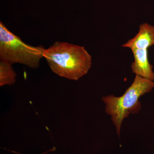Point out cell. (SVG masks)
Here are the masks:
<instances>
[{"mask_svg":"<svg viewBox=\"0 0 154 154\" xmlns=\"http://www.w3.org/2000/svg\"><path fill=\"white\" fill-rule=\"evenodd\" d=\"M154 45V26L147 23L140 25L137 33L122 45L132 49H148Z\"/></svg>","mask_w":154,"mask_h":154,"instance_id":"cell-4","label":"cell"},{"mask_svg":"<svg viewBox=\"0 0 154 154\" xmlns=\"http://www.w3.org/2000/svg\"><path fill=\"white\" fill-rule=\"evenodd\" d=\"M45 48L26 44L19 36L0 22V58L1 60L13 65L20 63L31 69L39 66Z\"/></svg>","mask_w":154,"mask_h":154,"instance_id":"cell-3","label":"cell"},{"mask_svg":"<svg viewBox=\"0 0 154 154\" xmlns=\"http://www.w3.org/2000/svg\"><path fill=\"white\" fill-rule=\"evenodd\" d=\"M154 88V81L135 75L132 84L122 96L111 95L102 98L105 112L110 116L119 136L125 119L130 114L138 113L141 109L139 101L141 96L150 93Z\"/></svg>","mask_w":154,"mask_h":154,"instance_id":"cell-2","label":"cell"},{"mask_svg":"<svg viewBox=\"0 0 154 154\" xmlns=\"http://www.w3.org/2000/svg\"><path fill=\"white\" fill-rule=\"evenodd\" d=\"M17 74L11 64L1 60L0 62V86L11 85L16 82Z\"/></svg>","mask_w":154,"mask_h":154,"instance_id":"cell-6","label":"cell"},{"mask_svg":"<svg viewBox=\"0 0 154 154\" xmlns=\"http://www.w3.org/2000/svg\"><path fill=\"white\" fill-rule=\"evenodd\" d=\"M133 62L131 64V70L136 75L154 81L153 67L149 60L148 49H132Z\"/></svg>","mask_w":154,"mask_h":154,"instance_id":"cell-5","label":"cell"},{"mask_svg":"<svg viewBox=\"0 0 154 154\" xmlns=\"http://www.w3.org/2000/svg\"><path fill=\"white\" fill-rule=\"evenodd\" d=\"M43 57L56 74L72 81L85 75L92 67V56L85 47L56 42L45 49Z\"/></svg>","mask_w":154,"mask_h":154,"instance_id":"cell-1","label":"cell"}]
</instances>
